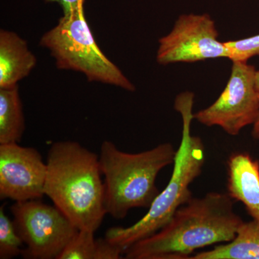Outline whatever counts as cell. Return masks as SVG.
<instances>
[{"mask_svg": "<svg viewBox=\"0 0 259 259\" xmlns=\"http://www.w3.org/2000/svg\"><path fill=\"white\" fill-rule=\"evenodd\" d=\"M229 51L228 59L248 62L251 58L259 56V34L238 40L224 42Z\"/></svg>", "mask_w": 259, "mask_h": 259, "instance_id": "cell-16", "label": "cell"}, {"mask_svg": "<svg viewBox=\"0 0 259 259\" xmlns=\"http://www.w3.org/2000/svg\"><path fill=\"white\" fill-rule=\"evenodd\" d=\"M194 102V93L190 92L180 94L175 100V109L182 116L183 127L168 185L140 221L126 228L112 227L105 233L107 241L123 250V254L131 245L159 231L171 221L177 209L193 197L191 184L200 176L205 162V148L202 139L191 134Z\"/></svg>", "mask_w": 259, "mask_h": 259, "instance_id": "cell-3", "label": "cell"}, {"mask_svg": "<svg viewBox=\"0 0 259 259\" xmlns=\"http://www.w3.org/2000/svg\"><path fill=\"white\" fill-rule=\"evenodd\" d=\"M0 207V258L10 259L21 255L23 241L15 229L14 223Z\"/></svg>", "mask_w": 259, "mask_h": 259, "instance_id": "cell-14", "label": "cell"}, {"mask_svg": "<svg viewBox=\"0 0 259 259\" xmlns=\"http://www.w3.org/2000/svg\"><path fill=\"white\" fill-rule=\"evenodd\" d=\"M95 233L79 230L58 259H95L97 243Z\"/></svg>", "mask_w": 259, "mask_h": 259, "instance_id": "cell-15", "label": "cell"}, {"mask_svg": "<svg viewBox=\"0 0 259 259\" xmlns=\"http://www.w3.org/2000/svg\"><path fill=\"white\" fill-rule=\"evenodd\" d=\"M251 134L253 138L259 141V115L254 124L253 125V130H252Z\"/></svg>", "mask_w": 259, "mask_h": 259, "instance_id": "cell-18", "label": "cell"}, {"mask_svg": "<svg viewBox=\"0 0 259 259\" xmlns=\"http://www.w3.org/2000/svg\"><path fill=\"white\" fill-rule=\"evenodd\" d=\"M13 223L26 248L23 258L58 259L79 230L55 206L39 199L15 202Z\"/></svg>", "mask_w": 259, "mask_h": 259, "instance_id": "cell-6", "label": "cell"}, {"mask_svg": "<svg viewBox=\"0 0 259 259\" xmlns=\"http://www.w3.org/2000/svg\"><path fill=\"white\" fill-rule=\"evenodd\" d=\"M47 3H57L62 7L64 13H68L74 8H77L85 0H44Z\"/></svg>", "mask_w": 259, "mask_h": 259, "instance_id": "cell-17", "label": "cell"}, {"mask_svg": "<svg viewBox=\"0 0 259 259\" xmlns=\"http://www.w3.org/2000/svg\"><path fill=\"white\" fill-rule=\"evenodd\" d=\"M256 71L247 62L233 61L231 76L223 93L212 105L194 113V120L207 127L219 126L233 136H238L245 127L253 125L259 115Z\"/></svg>", "mask_w": 259, "mask_h": 259, "instance_id": "cell-7", "label": "cell"}, {"mask_svg": "<svg viewBox=\"0 0 259 259\" xmlns=\"http://www.w3.org/2000/svg\"><path fill=\"white\" fill-rule=\"evenodd\" d=\"M47 164L44 194L78 230L96 232L107 214L98 155L76 141H58Z\"/></svg>", "mask_w": 259, "mask_h": 259, "instance_id": "cell-2", "label": "cell"}, {"mask_svg": "<svg viewBox=\"0 0 259 259\" xmlns=\"http://www.w3.org/2000/svg\"><path fill=\"white\" fill-rule=\"evenodd\" d=\"M83 3L64 13L57 25L42 35L40 45L50 51L58 69L82 73L90 82L136 91L134 83L97 45L85 17Z\"/></svg>", "mask_w": 259, "mask_h": 259, "instance_id": "cell-5", "label": "cell"}, {"mask_svg": "<svg viewBox=\"0 0 259 259\" xmlns=\"http://www.w3.org/2000/svg\"><path fill=\"white\" fill-rule=\"evenodd\" d=\"M37 64L28 44L16 32L0 30V89L14 88Z\"/></svg>", "mask_w": 259, "mask_h": 259, "instance_id": "cell-11", "label": "cell"}, {"mask_svg": "<svg viewBox=\"0 0 259 259\" xmlns=\"http://www.w3.org/2000/svg\"><path fill=\"white\" fill-rule=\"evenodd\" d=\"M255 88L259 95V71H256L255 73Z\"/></svg>", "mask_w": 259, "mask_h": 259, "instance_id": "cell-19", "label": "cell"}, {"mask_svg": "<svg viewBox=\"0 0 259 259\" xmlns=\"http://www.w3.org/2000/svg\"><path fill=\"white\" fill-rule=\"evenodd\" d=\"M25 129L18 85L0 89V144L21 141Z\"/></svg>", "mask_w": 259, "mask_h": 259, "instance_id": "cell-13", "label": "cell"}, {"mask_svg": "<svg viewBox=\"0 0 259 259\" xmlns=\"http://www.w3.org/2000/svg\"><path fill=\"white\" fill-rule=\"evenodd\" d=\"M228 195L244 205L259 223V161L245 152L232 153L227 162Z\"/></svg>", "mask_w": 259, "mask_h": 259, "instance_id": "cell-10", "label": "cell"}, {"mask_svg": "<svg viewBox=\"0 0 259 259\" xmlns=\"http://www.w3.org/2000/svg\"><path fill=\"white\" fill-rule=\"evenodd\" d=\"M47 162L35 148L0 144V199L17 202L44 197Z\"/></svg>", "mask_w": 259, "mask_h": 259, "instance_id": "cell-9", "label": "cell"}, {"mask_svg": "<svg viewBox=\"0 0 259 259\" xmlns=\"http://www.w3.org/2000/svg\"><path fill=\"white\" fill-rule=\"evenodd\" d=\"M190 259H259V223H242L233 241L199 252Z\"/></svg>", "mask_w": 259, "mask_h": 259, "instance_id": "cell-12", "label": "cell"}, {"mask_svg": "<svg viewBox=\"0 0 259 259\" xmlns=\"http://www.w3.org/2000/svg\"><path fill=\"white\" fill-rule=\"evenodd\" d=\"M215 23L208 14L180 15L169 33L158 40L156 61L162 66L229 58L224 42L218 40Z\"/></svg>", "mask_w": 259, "mask_h": 259, "instance_id": "cell-8", "label": "cell"}, {"mask_svg": "<svg viewBox=\"0 0 259 259\" xmlns=\"http://www.w3.org/2000/svg\"><path fill=\"white\" fill-rule=\"evenodd\" d=\"M243 222L228 193L211 192L192 197L159 231L124 252L127 259H190L194 250L228 243Z\"/></svg>", "mask_w": 259, "mask_h": 259, "instance_id": "cell-1", "label": "cell"}, {"mask_svg": "<svg viewBox=\"0 0 259 259\" xmlns=\"http://www.w3.org/2000/svg\"><path fill=\"white\" fill-rule=\"evenodd\" d=\"M177 151L163 143L143 152H124L111 141L100 147L99 162L105 177V207L107 214L122 219L131 209L149 208L159 194L156 185L158 174L174 164Z\"/></svg>", "mask_w": 259, "mask_h": 259, "instance_id": "cell-4", "label": "cell"}]
</instances>
